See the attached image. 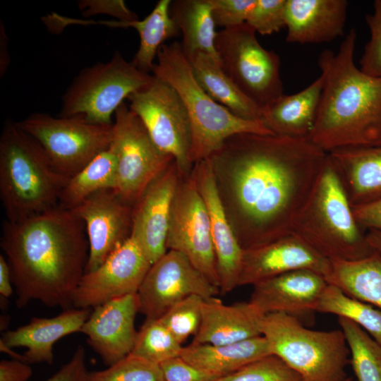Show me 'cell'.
Instances as JSON below:
<instances>
[{
  "instance_id": "obj_1",
  "label": "cell",
  "mask_w": 381,
  "mask_h": 381,
  "mask_svg": "<svg viewBox=\"0 0 381 381\" xmlns=\"http://www.w3.org/2000/svg\"><path fill=\"white\" fill-rule=\"evenodd\" d=\"M327 155L308 138L244 133L227 138L208 158L244 250L291 234Z\"/></svg>"
},
{
  "instance_id": "obj_2",
  "label": "cell",
  "mask_w": 381,
  "mask_h": 381,
  "mask_svg": "<svg viewBox=\"0 0 381 381\" xmlns=\"http://www.w3.org/2000/svg\"><path fill=\"white\" fill-rule=\"evenodd\" d=\"M0 246L22 308L39 301L64 310L73 307L85 273L89 241L82 219L59 206L18 222L2 224Z\"/></svg>"
},
{
  "instance_id": "obj_3",
  "label": "cell",
  "mask_w": 381,
  "mask_h": 381,
  "mask_svg": "<svg viewBox=\"0 0 381 381\" xmlns=\"http://www.w3.org/2000/svg\"><path fill=\"white\" fill-rule=\"evenodd\" d=\"M356 39L351 28L337 52L326 49L318 58L325 83L308 139L327 153L381 145V78L355 65Z\"/></svg>"
},
{
  "instance_id": "obj_4",
  "label": "cell",
  "mask_w": 381,
  "mask_h": 381,
  "mask_svg": "<svg viewBox=\"0 0 381 381\" xmlns=\"http://www.w3.org/2000/svg\"><path fill=\"white\" fill-rule=\"evenodd\" d=\"M68 179L16 122L5 123L0 137V198L7 221L21 222L59 207Z\"/></svg>"
},
{
  "instance_id": "obj_5",
  "label": "cell",
  "mask_w": 381,
  "mask_h": 381,
  "mask_svg": "<svg viewBox=\"0 0 381 381\" xmlns=\"http://www.w3.org/2000/svg\"><path fill=\"white\" fill-rule=\"evenodd\" d=\"M329 155L291 234L329 260H356L372 254Z\"/></svg>"
},
{
  "instance_id": "obj_6",
  "label": "cell",
  "mask_w": 381,
  "mask_h": 381,
  "mask_svg": "<svg viewBox=\"0 0 381 381\" xmlns=\"http://www.w3.org/2000/svg\"><path fill=\"white\" fill-rule=\"evenodd\" d=\"M157 59L153 75L176 91L189 116L193 164L208 159L232 135L244 133L274 135L261 121L238 118L213 100L198 83L180 42L163 44Z\"/></svg>"
},
{
  "instance_id": "obj_7",
  "label": "cell",
  "mask_w": 381,
  "mask_h": 381,
  "mask_svg": "<svg viewBox=\"0 0 381 381\" xmlns=\"http://www.w3.org/2000/svg\"><path fill=\"white\" fill-rule=\"evenodd\" d=\"M272 354L284 361L302 381H344L350 351L341 329L313 330L282 313L265 314L261 327Z\"/></svg>"
},
{
  "instance_id": "obj_8",
  "label": "cell",
  "mask_w": 381,
  "mask_h": 381,
  "mask_svg": "<svg viewBox=\"0 0 381 381\" xmlns=\"http://www.w3.org/2000/svg\"><path fill=\"white\" fill-rule=\"evenodd\" d=\"M152 78L116 52L108 62L80 71L64 94L59 116H83L92 123L112 125V116L124 99Z\"/></svg>"
},
{
  "instance_id": "obj_9",
  "label": "cell",
  "mask_w": 381,
  "mask_h": 381,
  "mask_svg": "<svg viewBox=\"0 0 381 381\" xmlns=\"http://www.w3.org/2000/svg\"><path fill=\"white\" fill-rule=\"evenodd\" d=\"M214 44L222 71L260 108L284 94L279 56L260 44L246 23L219 31Z\"/></svg>"
},
{
  "instance_id": "obj_10",
  "label": "cell",
  "mask_w": 381,
  "mask_h": 381,
  "mask_svg": "<svg viewBox=\"0 0 381 381\" xmlns=\"http://www.w3.org/2000/svg\"><path fill=\"white\" fill-rule=\"evenodd\" d=\"M16 124L41 145L55 169L68 179L107 150L113 137V124L92 123L83 116L57 118L34 113Z\"/></svg>"
},
{
  "instance_id": "obj_11",
  "label": "cell",
  "mask_w": 381,
  "mask_h": 381,
  "mask_svg": "<svg viewBox=\"0 0 381 381\" xmlns=\"http://www.w3.org/2000/svg\"><path fill=\"white\" fill-rule=\"evenodd\" d=\"M110 147L116 158L114 190L133 206L148 186L175 161L157 147L140 119L125 102L115 111Z\"/></svg>"
},
{
  "instance_id": "obj_12",
  "label": "cell",
  "mask_w": 381,
  "mask_h": 381,
  "mask_svg": "<svg viewBox=\"0 0 381 381\" xmlns=\"http://www.w3.org/2000/svg\"><path fill=\"white\" fill-rule=\"evenodd\" d=\"M127 99L157 147L174 158L181 176H189L194 166L190 157L191 123L176 91L153 75L148 85Z\"/></svg>"
},
{
  "instance_id": "obj_13",
  "label": "cell",
  "mask_w": 381,
  "mask_h": 381,
  "mask_svg": "<svg viewBox=\"0 0 381 381\" xmlns=\"http://www.w3.org/2000/svg\"><path fill=\"white\" fill-rule=\"evenodd\" d=\"M167 248L183 254L219 288L209 214L191 174L188 176H181L174 194Z\"/></svg>"
},
{
  "instance_id": "obj_14",
  "label": "cell",
  "mask_w": 381,
  "mask_h": 381,
  "mask_svg": "<svg viewBox=\"0 0 381 381\" xmlns=\"http://www.w3.org/2000/svg\"><path fill=\"white\" fill-rule=\"evenodd\" d=\"M219 293V288L186 256L169 250L151 265L142 283L137 294L139 312L145 315L147 320H156L190 296L198 295L207 299Z\"/></svg>"
},
{
  "instance_id": "obj_15",
  "label": "cell",
  "mask_w": 381,
  "mask_h": 381,
  "mask_svg": "<svg viewBox=\"0 0 381 381\" xmlns=\"http://www.w3.org/2000/svg\"><path fill=\"white\" fill-rule=\"evenodd\" d=\"M152 263L130 236L96 270L83 275L73 307L94 308L111 300L138 294Z\"/></svg>"
},
{
  "instance_id": "obj_16",
  "label": "cell",
  "mask_w": 381,
  "mask_h": 381,
  "mask_svg": "<svg viewBox=\"0 0 381 381\" xmlns=\"http://www.w3.org/2000/svg\"><path fill=\"white\" fill-rule=\"evenodd\" d=\"M133 210L111 188L99 190L71 209L85 226L89 241L85 273L96 270L130 238Z\"/></svg>"
},
{
  "instance_id": "obj_17",
  "label": "cell",
  "mask_w": 381,
  "mask_h": 381,
  "mask_svg": "<svg viewBox=\"0 0 381 381\" xmlns=\"http://www.w3.org/2000/svg\"><path fill=\"white\" fill-rule=\"evenodd\" d=\"M298 270H310L327 280L331 261L307 243L290 234L267 244L244 250L238 286Z\"/></svg>"
},
{
  "instance_id": "obj_18",
  "label": "cell",
  "mask_w": 381,
  "mask_h": 381,
  "mask_svg": "<svg viewBox=\"0 0 381 381\" xmlns=\"http://www.w3.org/2000/svg\"><path fill=\"white\" fill-rule=\"evenodd\" d=\"M180 177L174 161L148 186L133 205L131 236L152 265L167 251L171 207Z\"/></svg>"
},
{
  "instance_id": "obj_19",
  "label": "cell",
  "mask_w": 381,
  "mask_h": 381,
  "mask_svg": "<svg viewBox=\"0 0 381 381\" xmlns=\"http://www.w3.org/2000/svg\"><path fill=\"white\" fill-rule=\"evenodd\" d=\"M140 304L138 294L111 300L93 308L80 332L87 343L110 366L132 352L138 331L135 327Z\"/></svg>"
},
{
  "instance_id": "obj_20",
  "label": "cell",
  "mask_w": 381,
  "mask_h": 381,
  "mask_svg": "<svg viewBox=\"0 0 381 381\" xmlns=\"http://www.w3.org/2000/svg\"><path fill=\"white\" fill-rule=\"evenodd\" d=\"M191 174L207 209L219 290L220 293L226 294L238 286L244 250L223 208L209 159L196 162Z\"/></svg>"
},
{
  "instance_id": "obj_21",
  "label": "cell",
  "mask_w": 381,
  "mask_h": 381,
  "mask_svg": "<svg viewBox=\"0 0 381 381\" xmlns=\"http://www.w3.org/2000/svg\"><path fill=\"white\" fill-rule=\"evenodd\" d=\"M327 284L322 275L314 271H291L253 285L249 301L264 314L282 313L301 321L315 312Z\"/></svg>"
},
{
  "instance_id": "obj_22",
  "label": "cell",
  "mask_w": 381,
  "mask_h": 381,
  "mask_svg": "<svg viewBox=\"0 0 381 381\" xmlns=\"http://www.w3.org/2000/svg\"><path fill=\"white\" fill-rule=\"evenodd\" d=\"M348 4L346 0H286V42L319 44L343 35Z\"/></svg>"
},
{
  "instance_id": "obj_23",
  "label": "cell",
  "mask_w": 381,
  "mask_h": 381,
  "mask_svg": "<svg viewBox=\"0 0 381 381\" xmlns=\"http://www.w3.org/2000/svg\"><path fill=\"white\" fill-rule=\"evenodd\" d=\"M265 315L250 301L227 305L216 296L205 299L192 343L228 344L260 336Z\"/></svg>"
},
{
  "instance_id": "obj_24",
  "label": "cell",
  "mask_w": 381,
  "mask_h": 381,
  "mask_svg": "<svg viewBox=\"0 0 381 381\" xmlns=\"http://www.w3.org/2000/svg\"><path fill=\"white\" fill-rule=\"evenodd\" d=\"M92 308H71L52 318H33L30 322L4 332L0 339L10 348L23 346L28 363H54L53 346L60 339L80 332Z\"/></svg>"
},
{
  "instance_id": "obj_25",
  "label": "cell",
  "mask_w": 381,
  "mask_h": 381,
  "mask_svg": "<svg viewBox=\"0 0 381 381\" xmlns=\"http://www.w3.org/2000/svg\"><path fill=\"white\" fill-rule=\"evenodd\" d=\"M325 83L320 73L308 87L290 95L283 94L261 108L260 121L274 135L308 138L314 127Z\"/></svg>"
},
{
  "instance_id": "obj_26",
  "label": "cell",
  "mask_w": 381,
  "mask_h": 381,
  "mask_svg": "<svg viewBox=\"0 0 381 381\" xmlns=\"http://www.w3.org/2000/svg\"><path fill=\"white\" fill-rule=\"evenodd\" d=\"M352 207L381 198V145L328 153Z\"/></svg>"
},
{
  "instance_id": "obj_27",
  "label": "cell",
  "mask_w": 381,
  "mask_h": 381,
  "mask_svg": "<svg viewBox=\"0 0 381 381\" xmlns=\"http://www.w3.org/2000/svg\"><path fill=\"white\" fill-rule=\"evenodd\" d=\"M269 354L272 353L267 341L260 335L228 344L191 343L183 346L180 356L195 367L220 377Z\"/></svg>"
},
{
  "instance_id": "obj_28",
  "label": "cell",
  "mask_w": 381,
  "mask_h": 381,
  "mask_svg": "<svg viewBox=\"0 0 381 381\" xmlns=\"http://www.w3.org/2000/svg\"><path fill=\"white\" fill-rule=\"evenodd\" d=\"M187 59L198 83L213 100L238 118L260 121L261 108L224 73L219 61L203 52Z\"/></svg>"
},
{
  "instance_id": "obj_29",
  "label": "cell",
  "mask_w": 381,
  "mask_h": 381,
  "mask_svg": "<svg viewBox=\"0 0 381 381\" xmlns=\"http://www.w3.org/2000/svg\"><path fill=\"white\" fill-rule=\"evenodd\" d=\"M169 11L182 35L180 43L186 58L203 52L219 61L214 44L216 25L210 0L171 1Z\"/></svg>"
},
{
  "instance_id": "obj_30",
  "label": "cell",
  "mask_w": 381,
  "mask_h": 381,
  "mask_svg": "<svg viewBox=\"0 0 381 381\" xmlns=\"http://www.w3.org/2000/svg\"><path fill=\"white\" fill-rule=\"evenodd\" d=\"M327 282L349 296L381 310V255L373 252L356 260H331Z\"/></svg>"
},
{
  "instance_id": "obj_31",
  "label": "cell",
  "mask_w": 381,
  "mask_h": 381,
  "mask_svg": "<svg viewBox=\"0 0 381 381\" xmlns=\"http://www.w3.org/2000/svg\"><path fill=\"white\" fill-rule=\"evenodd\" d=\"M171 3L159 0L144 19L125 22V28H133L139 34V47L132 62L143 72L152 71L159 48L179 32L170 16Z\"/></svg>"
},
{
  "instance_id": "obj_32",
  "label": "cell",
  "mask_w": 381,
  "mask_h": 381,
  "mask_svg": "<svg viewBox=\"0 0 381 381\" xmlns=\"http://www.w3.org/2000/svg\"><path fill=\"white\" fill-rule=\"evenodd\" d=\"M116 182V158L109 147L68 180L60 195L59 206L71 210L99 190L114 189Z\"/></svg>"
},
{
  "instance_id": "obj_33",
  "label": "cell",
  "mask_w": 381,
  "mask_h": 381,
  "mask_svg": "<svg viewBox=\"0 0 381 381\" xmlns=\"http://www.w3.org/2000/svg\"><path fill=\"white\" fill-rule=\"evenodd\" d=\"M315 310L333 314L355 322L381 344V310L349 296L337 286L327 284Z\"/></svg>"
},
{
  "instance_id": "obj_34",
  "label": "cell",
  "mask_w": 381,
  "mask_h": 381,
  "mask_svg": "<svg viewBox=\"0 0 381 381\" xmlns=\"http://www.w3.org/2000/svg\"><path fill=\"white\" fill-rule=\"evenodd\" d=\"M357 381H381V344L355 322L338 317Z\"/></svg>"
},
{
  "instance_id": "obj_35",
  "label": "cell",
  "mask_w": 381,
  "mask_h": 381,
  "mask_svg": "<svg viewBox=\"0 0 381 381\" xmlns=\"http://www.w3.org/2000/svg\"><path fill=\"white\" fill-rule=\"evenodd\" d=\"M183 346L158 320H147L138 332L131 353L161 364L181 355Z\"/></svg>"
},
{
  "instance_id": "obj_36",
  "label": "cell",
  "mask_w": 381,
  "mask_h": 381,
  "mask_svg": "<svg viewBox=\"0 0 381 381\" xmlns=\"http://www.w3.org/2000/svg\"><path fill=\"white\" fill-rule=\"evenodd\" d=\"M83 381H164L160 365L130 353L107 368L87 372Z\"/></svg>"
},
{
  "instance_id": "obj_37",
  "label": "cell",
  "mask_w": 381,
  "mask_h": 381,
  "mask_svg": "<svg viewBox=\"0 0 381 381\" xmlns=\"http://www.w3.org/2000/svg\"><path fill=\"white\" fill-rule=\"evenodd\" d=\"M204 301L200 296H190L170 308L158 320L182 344L198 331Z\"/></svg>"
},
{
  "instance_id": "obj_38",
  "label": "cell",
  "mask_w": 381,
  "mask_h": 381,
  "mask_svg": "<svg viewBox=\"0 0 381 381\" xmlns=\"http://www.w3.org/2000/svg\"><path fill=\"white\" fill-rule=\"evenodd\" d=\"M214 381H302L300 375L274 354H269Z\"/></svg>"
},
{
  "instance_id": "obj_39",
  "label": "cell",
  "mask_w": 381,
  "mask_h": 381,
  "mask_svg": "<svg viewBox=\"0 0 381 381\" xmlns=\"http://www.w3.org/2000/svg\"><path fill=\"white\" fill-rule=\"evenodd\" d=\"M286 0H256L246 23L257 33L272 35L285 27Z\"/></svg>"
},
{
  "instance_id": "obj_40",
  "label": "cell",
  "mask_w": 381,
  "mask_h": 381,
  "mask_svg": "<svg viewBox=\"0 0 381 381\" xmlns=\"http://www.w3.org/2000/svg\"><path fill=\"white\" fill-rule=\"evenodd\" d=\"M370 39L360 59V69L368 75L381 78V0L373 3V11L365 16Z\"/></svg>"
},
{
  "instance_id": "obj_41",
  "label": "cell",
  "mask_w": 381,
  "mask_h": 381,
  "mask_svg": "<svg viewBox=\"0 0 381 381\" xmlns=\"http://www.w3.org/2000/svg\"><path fill=\"white\" fill-rule=\"evenodd\" d=\"M215 25L223 29L246 23L256 0H210Z\"/></svg>"
},
{
  "instance_id": "obj_42",
  "label": "cell",
  "mask_w": 381,
  "mask_h": 381,
  "mask_svg": "<svg viewBox=\"0 0 381 381\" xmlns=\"http://www.w3.org/2000/svg\"><path fill=\"white\" fill-rule=\"evenodd\" d=\"M159 365L164 381H214L219 377L195 367L181 356Z\"/></svg>"
},
{
  "instance_id": "obj_43",
  "label": "cell",
  "mask_w": 381,
  "mask_h": 381,
  "mask_svg": "<svg viewBox=\"0 0 381 381\" xmlns=\"http://www.w3.org/2000/svg\"><path fill=\"white\" fill-rule=\"evenodd\" d=\"M78 4L86 16L107 13L120 21L138 20L137 15L126 6L123 1H83Z\"/></svg>"
},
{
  "instance_id": "obj_44",
  "label": "cell",
  "mask_w": 381,
  "mask_h": 381,
  "mask_svg": "<svg viewBox=\"0 0 381 381\" xmlns=\"http://www.w3.org/2000/svg\"><path fill=\"white\" fill-rule=\"evenodd\" d=\"M87 372L85 349L79 345L69 361L46 381H83Z\"/></svg>"
},
{
  "instance_id": "obj_45",
  "label": "cell",
  "mask_w": 381,
  "mask_h": 381,
  "mask_svg": "<svg viewBox=\"0 0 381 381\" xmlns=\"http://www.w3.org/2000/svg\"><path fill=\"white\" fill-rule=\"evenodd\" d=\"M352 207L355 218L361 227L381 230V198Z\"/></svg>"
},
{
  "instance_id": "obj_46",
  "label": "cell",
  "mask_w": 381,
  "mask_h": 381,
  "mask_svg": "<svg viewBox=\"0 0 381 381\" xmlns=\"http://www.w3.org/2000/svg\"><path fill=\"white\" fill-rule=\"evenodd\" d=\"M32 374L28 363L15 359L0 362V381H28Z\"/></svg>"
},
{
  "instance_id": "obj_47",
  "label": "cell",
  "mask_w": 381,
  "mask_h": 381,
  "mask_svg": "<svg viewBox=\"0 0 381 381\" xmlns=\"http://www.w3.org/2000/svg\"><path fill=\"white\" fill-rule=\"evenodd\" d=\"M11 271L6 258L0 255V294L8 298L13 294Z\"/></svg>"
},
{
  "instance_id": "obj_48",
  "label": "cell",
  "mask_w": 381,
  "mask_h": 381,
  "mask_svg": "<svg viewBox=\"0 0 381 381\" xmlns=\"http://www.w3.org/2000/svg\"><path fill=\"white\" fill-rule=\"evenodd\" d=\"M365 235L370 248L381 255V230L368 229Z\"/></svg>"
},
{
  "instance_id": "obj_49",
  "label": "cell",
  "mask_w": 381,
  "mask_h": 381,
  "mask_svg": "<svg viewBox=\"0 0 381 381\" xmlns=\"http://www.w3.org/2000/svg\"><path fill=\"white\" fill-rule=\"evenodd\" d=\"M0 351L3 353H7L13 359L25 362V357L23 355H20L16 351H14L12 348L7 346L2 341L0 340ZM26 363V362H25Z\"/></svg>"
},
{
  "instance_id": "obj_50",
  "label": "cell",
  "mask_w": 381,
  "mask_h": 381,
  "mask_svg": "<svg viewBox=\"0 0 381 381\" xmlns=\"http://www.w3.org/2000/svg\"><path fill=\"white\" fill-rule=\"evenodd\" d=\"M344 381H353L351 378L350 377H348L346 380Z\"/></svg>"
}]
</instances>
